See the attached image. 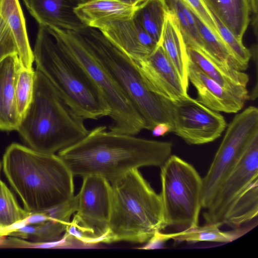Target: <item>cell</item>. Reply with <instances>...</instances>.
Here are the masks:
<instances>
[{
	"mask_svg": "<svg viewBox=\"0 0 258 258\" xmlns=\"http://www.w3.org/2000/svg\"><path fill=\"white\" fill-rule=\"evenodd\" d=\"M172 149L170 142L113 133L105 125H100L57 155L74 176L97 175L111 183L131 170L160 167Z\"/></svg>",
	"mask_w": 258,
	"mask_h": 258,
	"instance_id": "1",
	"label": "cell"
},
{
	"mask_svg": "<svg viewBox=\"0 0 258 258\" xmlns=\"http://www.w3.org/2000/svg\"><path fill=\"white\" fill-rule=\"evenodd\" d=\"M2 166L24 209L29 212L58 206L74 196V175L57 155L13 143L6 150Z\"/></svg>",
	"mask_w": 258,
	"mask_h": 258,
	"instance_id": "2",
	"label": "cell"
},
{
	"mask_svg": "<svg viewBox=\"0 0 258 258\" xmlns=\"http://www.w3.org/2000/svg\"><path fill=\"white\" fill-rule=\"evenodd\" d=\"M83 117L66 103L39 70H35L34 93L17 131L32 149L55 154L77 143L89 133Z\"/></svg>",
	"mask_w": 258,
	"mask_h": 258,
	"instance_id": "3",
	"label": "cell"
},
{
	"mask_svg": "<svg viewBox=\"0 0 258 258\" xmlns=\"http://www.w3.org/2000/svg\"><path fill=\"white\" fill-rule=\"evenodd\" d=\"M111 185L109 229L103 243L125 241L144 243L167 227L160 194L138 169L128 171Z\"/></svg>",
	"mask_w": 258,
	"mask_h": 258,
	"instance_id": "4",
	"label": "cell"
},
{
	"mask_svg": "<svg viewBox=\"0 0 258 258\" xmlns=\"http://www.w3.org/2000/svg\"><path fill=\"white\" fill-rule=\"evenodd\" d=\"M33 52L36 69L77 115L93 120L109 116L111 108L100 89L61 50L46 27L39 26Z\"/></svg>",
	"mask_w": 258,
	"mask_h": 258,
	"instance_id": "5",
	"label": "cell"
},
{
	"mask_svg": "<svg viewBox=\"0 0 258 258\" xmlns=\"http://www.w3.org/2000/svg\"><path fill=\"white\" fill-rule=\"evenodd\" d=\"M61 50L100 89L111 108L109 131L132 136L146 129L144 119L80 32L46 27Z\"/></svg>",
	"mask_w": 258,
	"mask_h": 258,
	"instance_id": "6",
	"label": "cell"
},
{
	"mask_svg": "<svg viewBox=\"0 0 258 258\" xmlns=\"http://www.w3.org/2000/svg\"><path fill=\"white\" fill-rule=\"evenodd\" d=\"M80 32L144 119L146 129L170 124L161 97L149 89L130 58L97 29L88 27Z\"/></svg>",
	"mask_w": 258,
	"mask_h": 258,
	"instance_id": "7",
	"label": "cell"
},
{
	"mask_svg": "<svg viewBox=\"0 0 258 258\" xmlns=\"http://www.w3.org/2000/svg\"><path fill=\"white\" fill-rule=\"evenodd\" d=\"M160 168V195L167 226L180 231L199 225L202 178L192 165L174 155Z\"/></svg>",
	"mask_w": 258,
	"mask_h": 258,
	"instance_id": "8",
	"label": "cell"
},
{
	"mask_svg": "<svg viewBox=\"0 0 258 258\" xmlns=\"http://www.w3.org/2000/svg\"><path fill=\"white\" fill-rule=\"evenodd\" d=\"M74 197L76 212L63 236L70 242L85 245L103 243L109 229L111 183L100 176H84L80 190Z\"/></svg>",
	"mask_w": 258,
	"mask_h": 258,
	"instance_id": "9",
	"label": "cell"
},
{
	"mask_svg": "<svg viewBox=\"0 0 258 258\" xmlns=\"http://www.w3.org/2000/svg\"><path fill=\"white\" fill-rule=\"evenodd\" d=\"M258 133V109L249 106L234 116L206 174L202 178V207L207 209L218 188Z\"/></svg>",
	"mask_w": 258,
	"mask_h": 258,
	"instance_id": "10",
	"label": "cell"
},
{
	"mask_svg": "<svg viewBox=\"0 0 258 258\" xmlns=\"http://www.w3.org/2000/svg\"><path fill=\"white\" fill-rule=\"evenodd\" d=\"M161 99L169 119L171 132L188 144L212 142L220 137L227 126L220 113L188 95L174 101L162 97Z\"/></svg>",
	"mask_w": 258,
	"mask_h": 258,
	"instance_id": "11",
	"label": "cell"
},
{
	"mask_svg": "<svg viewBox=\"0 0 258 258\" xmlns=\"http://www.w3.org/2000/svg\"><path fill=\"white\" fill-rule=\"evenodd\" d=\"M258 180V133L251 140L241 159L216 192L203 214L206 223L223 225L237 200Z\"/></svg>",
	"mask_w": 258,
	"mask_h": 258,
	"instance_id": "12",
	"label": "cell"
},
{
	"mask_svg": "<svg viewBox=\"0 0 258 258\" xmlns=\"http://www.w3.org/2000/svg\"><path fill=\"white\" fill-rule=\"evenodd\" d=\"M131 60L147 86L158 96L174 101L188 95L160 43L149 55Z\"/></svg>",
	"mask_w": 258,
	"mask_h": 258,
	"instance_id": "13",
	"label": "cell"
},
{
	"mask_svg": "<svg viewBox=\"0 0 258 258\" xmlns=\"http://www.w3.org/2000/svg\"><path fill=\"white\" fill-rule=\"evenodd\" d=\"M89 27L98 30L132 60L149 55L159 44L132 17L105 19Z\"/></svg>",
	"mask_w": 258,
	"mask_h": 258,
	"instance_id": "14",
	"label": "cell"
},
{
	"mask_svg": "<svg viewBox=\"0 0 258 258\" xmlns=\"http://www.w3.org/2000/svg\"><path fill=\"white\" fill-rule=\"evenodd\" d=\"M188 78L197 90L196 100L215 111L236 113L246 100L215 81L189 59Z\"/></svg>",
	"mask_w": 258,
	"mask_h": 258,
	"instance_id": "15",
	"label": "cell"
},
{
	"mask_svg": "<svg viewBox=\"0 0 258 258\" xmlns=\"http://www.w3.org/2000/svg\"><path fill=\"white\" fill-rule=\"evenodd\" d=\"M27 10L39 24L46 27L81 32L88 27L75 9L79 0H23Z\"/></svg>",
	"mask_w": 258,
	"mask_h": 258,
	"instance_id": "16",
	"label": "cell"
},
{
	"mask_svg": "<svg viewBox=\"0 0 258 258\" xmlns=\"http://www.w3.org/2000/svg\"><path fill=\"white\" fill-rule=\"evenodd\" d=\"M21 66L17 54L0 61V131H17L21 119L15 98L16 82Z\"/></svg>",
	"mask_w": 258,
	"mask_h": 258,
	"instance_id": "17",
	"label": "cell"
},
{
	"mask_svg": "<svg viewBox=\"0 0 258 258\" xmlns=\"http://www.w3.org/2000/svg\"><path fill=\"white\" fill-rule=\"evenodd\" d=\"M186 48L189 59L207 76L245 100L249 98L246 88L249 77L246 74L218 62L196 47Z\"/></svg>",
	"mask_w": 258,
	"mask_h": 258,
	"instance_id": "18",
	"label": "cell"
},
{
	"mask_svg": "<svg viewBox=\"0 0 258 258\" xmlns=\"http://www.w3.org/2000/svg\"><path fill=\"white\" fill-rule=\"evenodd\" d=\"M160 43L187 90L189 58L186 45L175 15L168 9Z\"/></svg>",
	"mask_w": 258,
	"mask_h": 258,
	"instance_id": "19",
	"label": "cell"
},
{
	"mask_svg": "<svg viewBox=\"0 0 258 258\" xmlns=\"http://www.w3.org/2000/svg\"><path fill=\"white\" fill-rule=\"evenodd\" d=\"M0 17L14 37L22 67L31 69L34 61L26 29L25 17L19 0H0Z\"/></svg>",
	"mask_w": 258,
	"mask_h": 258,
	"instance_id": "20",
	"label": "cell"
},
{
	"mask_svg": "<svg viewBox=\"0 0 258 258\" xmlns=\"http://www.w3.org/2000/svg\"><path fill=\"white\" fill-rule=\"evenodd\" d=\"M211 12L241 42L250 22L249 0H203Z\"/></svg>",
	"mask_w": 258,
	"mask_h": 258,
	"instance_id": "21",
	"label": "cell"
},
{
	"mask_svg": "<svg viewBox=\"0 0 258 258\" xmlns=\"http://www.w3.org/2000/svg\"><path fill=\"white\" fill-rule=\"evenodd\" d=\"M220 226L215 223H206L183 231L170 233H163L162 235L167 241L170 239L177 242L195 243L202 241L228 243L235 240L250 231L254 225L248 227H240L234 230L223 231Z\"/></svg>",
	"mask_w": 258,
	"mask_h": 258,
	"instance_id": "22",
	"label": "cell"
},
{
	"mask_svg": "<svg viewBox=\"0 0 258 258\" xmlns=\"http://www.w3.org/2000/svg\"><path fill=\"white\" fill-rule=\"evenodd\" d=\"M136 7L115 0H94L80 4L75 12L87 27L105 19L132 17Z\"/></svg>",
	"mask_w": 258,
	"mask_h": 258,
	"instance_id": "23",
	"label": "cell"
},
{
	"mask_svg": "<svg viewBox=\"0 0 258 258\" xmlns=\"http://www.w3.org/2000/svg\"><path fill=\"white\" fill-rule=\"evenodd\" d=\"M167 9L164 0H144L136 6L132 18L160 43Z\"/></svg>",
	"mask_w": 258,
	"mask_h": 258,
	"instance_id": "24",
	"label": "cell"
},
{
	"mask_svg": "<svg viewBox=\"0 0 258 258\" xmlns=\"http://www.w3.org/2000/svg\"><path fill=\"white\" fill-rule=\"evenodd\" d=\"M258 214V180L254 181L237 200L226 214L223 222L232 228L257 217Z\"/></svg>",
	"mask_w": 258,
	"mask_h": 258,
	"instance_id": "25",
	"label": "cell"
},
{
	"mask_svg": "<svg viewBox=\"0 0 258 258\" xmlns=\"http://www.w3.org/2000/svg\"><path fill=\"white\" fill-rule=\"evenodd\" d=\"M71 221L50 218L37 224H27L19 229L11 232L7 235L19 238L30 239L32 243H39L59 239Z\"/></svg>",
	"mask_w": 258,
	"mask_h": 258,
	"instance_id": "26",
	"label": "cell"
},
{
	"mask_svg": "<svg viewBox=\"0 0 258 258\" xmlns=\"http://www.w3.org/2000/svg\"><path fill=\"white\" fill-rule=\"evenodd\" d=\"M192 14L197 29L203 44V52L220 63L241 71L238 62L223 40L216 35L194 13H192Z\"/></svg>",
	"mask_w": 258,
	"mask_h": 258,
	"instance_id": "27",
	"label": "cell"
},
{
	"mask_svg": "<svg viewBox=\"0 0 258 258\" xmlns=\"http://www.w3.org/2000/svg\"><path fill=\"white\" fill-rule=\"evenodd\" d=\"M168 10L175 15L186 47H196L204 52V46L198 30L188 23L194 19L191 11L181 0H164Z\"/></svg>",
	"mask_w": 258,
	"mask_h": 258,
	"instance_id": "28",
	"label": "cell"
},
{
	"mask_svg": "<svg viewBox=\"0 0 258 258\" xmlns=\"http://www.w3.org/2000/svg\"><path fill=\"white\" fill-rule=\"evenodd\" d=\"M31 214L19 205L14 195L0 178V230L4 231L7 227L26 219Z\"/></svg>",
	"mask_w": 258,
	"mask_h": 258,
	"instance_id": "29",
	"label": "cell"
},
{
	"mask_svg": "<svg viewBox=\"0 0 258 258\" xmlns=\"http://www.w3.org/2000/svg\"><path fill=\"white\" fill-rule=\"evenodd\" d=\"M35 71L33 68L20 67L16 86L15 98L18 112L21 118L24 115L32 100Z\"/></svg>",
	"mask_w": 258,
	"mask_h": 258,
	"instance_id": "30",
	"label": "cell"
},
{
	"mask_svg": "<svg viewBox=\"0 0 258 258\" xmlns=\"http://www.w3.org/2000/svg\"><path fill=\"white\" fill-rule=\"evenodd\" d=\"M211 12L222 39L238 62L241 71L246 70L251 56L250 50L244 46L242 42L240 41L214 13Z\"/></svg>",
	"mask_w": 258,
	"mask_h": 258,
	"instance_id": "31",
	"label": "cell"
},
{
	"mask_svg": "<svg viewBox=\"0 0 258 258\" xmlns=\"http://www.w3.org/2000/svg\"><path fill=\"white\" fill-rule=\"evenodd\" d=\"M181 1L209 28L222 39L214 18L203 0Z\"/></svg>",
	"mask_w": 258,
	"mask_h": 258,
	"instance_id": "32",
	"label": "cell"
},
{
	"mask_svg": "<svg viewBox=\"0 0 258 258\" xmlns=\"http://www.w3.org/2000/svg\"><path fill=\"white\" fill-rule=\"evenodd\" d=\"M13 54H17L14 37L7 24L0 17V61Z\"/></svg>",
	"mask_w": 258,
	"mask_h": 258,
	"instance_id": "33",
	"label": "cell"
},
{
	"mask_svg": "<svg viewBox=\"0 0 258 258\" xmlns=\"http://www.w3.org/2000/svg\"><path fill=\"white\" fill-rule=\"evenodd\" d=\"M167 241L162 236L161 231L156 232L146 243L147 244L140 249H151L161 248Z\"/></svg>",
	"mask_w": 258,
	"mask_h": 258,
	"instance_id": "34",
	"label": "cell"
},
{
	"mask_svg": "<svg viewBox=\"0 0 258 258\" xmlns=\"http://www.w3.org/2000/svg\"><path fill=\"white\" fill-rule=\"evenodd\" d=\"M50 218L42 211L32 213L26 219L28 224H37L45 222Z\"/></svg>",
	"mask_w": 258,
	"mask_h": 258,
	"instance_id": "35",
	"label": "cell"
},
{
	"mask_svg": "<svg viewBox=\"0 0 258 258\" xmlns=\"http://www.w3.org/2000/svg\"><path fill=\"white\" fill-rule=\"evenodd\" d=\"M171 125L166 122H161L156 124L151 130L152 134L154 137L163 136L171 132Z\"/></svg>",
	"mask_w": 258,
	"mask_h": 258,
	"instance_id": "36",
	"label": "cell"
},
{
	"mask_svg": "<svg viewBox=\"0 0 258 258\" xmlns=\"http://www.w3.org/2000/svg\"><path fill=\"white\" fill-rule=\"evenodd\" d=\"M27 224L28 223L26 218L18 221L5 228L4 229V234L6 236L8 233L16 231Z\"/></svg>",
	"mask_w": 258,
	"mask_h": 258,
	"instance_id": "37",
	"label": "cell"
},
{
	"mask_svg": "<svg viewBox=\"0 0 258 258\" xmlns=\"http://www.w3.org/2000/svg\"><path fill=\"white\" fill-rule=\"evenodd\" d=\"M94 0H79L80 4L87 3L88 2L92 1ZM119 1L134 7H136L139 5L140 3L143 2L144 0H115Z\"/></svg>",
	"mask_w": 258,
	"mask_h": 258,
	"instance_id": "38",
	"label": "cell"
},
{
	"mask_svg": "<svg viewBox=\"0 0 258 258\" xmlns=\"http://www.w3.org/2000/svg\"><path fill=\"white\" fill-rule=\"evenodd\" d=\"M252 1V13L254 14H257V0H251Z\"/></svg>",
	"mask_w": 258,
	"mask_h": 258,
	"instance_id": "39",
	"label": "cell"
},
{
	"mask_svg": "<svg viewBox=\"0 0 258 258\" xmlns=\"http://www.w3.org/2000/svg\"><path fill=\"white\" fill-rule=\"evenodd\" d=\"M0 235H5L4 231L2 230H0Z\"/></svg>",
	"mask_w": 258,
	"mask_h": 258,
	"instance_id": "40",
	"label": "cell"
},
{
	"mask_svg": "<svg viewBox=\"0 0 258 258\" xmlns=\"http://www.w3.org/2000/svg\"><path fill=\"white\" fill-rule=\"evenodd\" d=\"M1 163H0V171H1Z\"/></svg>",
	"mask_w": 258,
	"mask_h": 258,
	"instance_id": "41",
	"label": "cell"
},
{
	"mask_svg": "<svg viewBox=\"0 0 258 258\" xmlns=\"http://www.w3.org/2000/svg\"><path fill=\"white\" fill-rule=\"evenodd\" d=\"M250 2L251 3V0H250Z\"/></svg>",
	"mask_w": 258,
	"mask_h": 258,
	"instance_id": "42",
	"label": "cell"
}]
</instances>
